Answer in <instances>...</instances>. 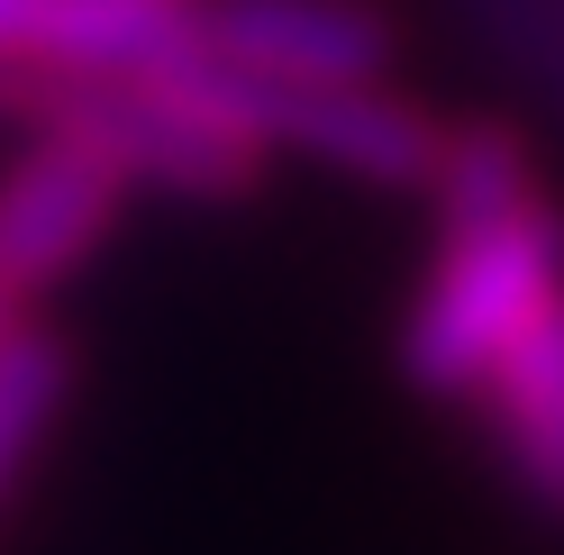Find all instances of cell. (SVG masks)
<instances>
[{
	"label": "cell",
	"mask_w": 564,
	"mask_h": 555,
	"mask_svg": "<svg viewBox=\"0 0 564 555\" xmlns=\"http://www.w3.org/2000/svg\"><path fill=\"white\" fill-rule=\"evenodd\" d=\"M64 392H74V356H64V337L19 319L10 337H0V492L28 474V456L46 446Z\"/></svg>",
	"instance_id": "cell-7"
},
{
	"label": "cell",
	"mask_w": 564,
	"mask_h": 555,
	"mask_svg": "<svg viewBox=\"0 0 564 555\" xmlns=\"http://www.w3.org/2000/svg\"><path fill=\"white\" fill-rule=\"evenodd\" d=\"M19 319H28V309H19V301H0V337H10V328H19Z\"/></svg>",
	"instance_id": "cell-8"
},
{
	"label": "cell",
	"mask_w": 564,
	"mask_h": 555,
	"mask_svg": "<svg viewBox=\"0 0 564 555\" xmlns=\"http://www.w3.org/2000/svg\"><path fill=\"white\" fill-rule=\"evenodd\" d=\"M200 37V0H0V91L28 119L46 83H100Z\"/></svg>",
	"instance_id": "cell-4"
},
{
	"label": "cell",
	"mask_w": 564,
	"mask_h": 555,
	"mask_svg": "<svg viewBox=\"0 0 564 555\" xmlns=\"http://www.w3.org/2000/svg\"><path fill=\"white\" fill-rule=\"evenodd\" d=\"M446 19L510 91L564 119V0H446Z\"/></svg>",
	"instance_id": "cell-6"
},
{
	"label": "cell",
	"mask_w": 564,
	"mask_h": 555,
	"mask_svg": "<svg viewBox=\"0 0 564 555\" xmlns=\"http://www.w3.org/2000/svg\"><path fill=\"white\" fill-rule=\"evenodd\" d=\"M465 410H474L491 474L510 482V501L564 529V292L538 301V319L491 356Z\"/></svg>",
	"instance_id": "cell-5"
},
{
	"label": "cell",
	"mask_w": 564,
	"mask_h": 555,
	"mask_svg": "<svg viewBox=\"0 0 564 555\" xmlns=\"http://www.w3.org/2000/svg\"><path fill=\"white\" fill-rule=\"evenodd\" d=\"M192 46L264 91H337L392 74L401 28L382 19V0H200Z\"/></svg>",
	"instance_id": "cell-3"
},
{
	"label": "cell",
	"mask_w": 564,
	"mask_h": 555,
	"mask_svg": "<svg viewBox=\"0 0 564 555\" xmlns=\"http://www.w3.org/2000/svg\"><path fill=\"white\" fill-rule=\"evenodd\" d=\"M429 219L437 247L401 309V383L465 410L491 356L538 319V301L564 292V200L501 119H465L437 146Z\"/></svg>",
	"instance_id": "cell-1"
},
{
	"label": "cell",
	"mask_w": 564,
	"mask_h": 555,
	"mask_svg": "<svg viewBox=\"0 0 564 555\" xmlns=\"http://www.w3.org/2000/svg\"><path fill=\"white\" fill-rule=\"evenodd\" d=\"M0 110H10V91H0Z\"/></svg>",
	"instance_id": "cell-9"
},
{
	"label": "cell",
	"mask_w": 564,
	"mask_h": 555,
	"mask_svg": "<svg viewBox=\"0 0 564 555\" xmlns=\"http://www.w3.org/2000/svg\"><path fill=\"white\" fill-rule=\"evenodd\" d=\"M128 173L91 146L83 128L37 119V137L0 164V301L37 309L55 283L110 247V228L128 219Z\"/></svg>",
	"instance_id": "cell-2"
}]
</instances>
